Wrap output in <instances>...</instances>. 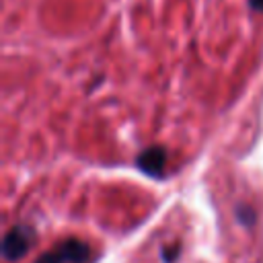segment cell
Returning <instances> with one entry per match:
<instances>
[{"instance_id":"obj_1","label":"cell","mask_w":263,"mask_h":263,"mask_svg":"<svg viewBox=\"0 0 263 263\" xmlns=\"http://www.w3.org/2000/svg\"><path fill=\"white\" fill-rule=\"evenodd\" d=\"M90 247L80 238H66L58 242L51 251H45L35 259V263H88Z\"/></svg>"},{"instance_id":"obj_2","label":"cell","mask_w":263,"mask_h":263,"mask_svg":"<svg viewBox=\"0 0 263 263\" xmlns=\"http://www.w3.org/2000/svg\"><path fill=\"white\" fill-rule=\"evenodd\" d=\"M35 242V230L27 224H16L12 226L4 238H2V245H0V251H2V259L4 261H18L23 259L29 249L33 247Z\"/></svg>"},{"instance_id":"obj_3","label":"cell","mask_w":263,"mask_h":263,"mask_svg":"<svg viewBox=\"0 0 263 263\" xmlns=\"http://www.w3.org/2000/svg\"><path fill=\"white\" fill-rule=\"evenodd\" d=\"M136 168L156 181L164 179V164H166V148L160 144L154 146H146L144 150L138 152L136 160H134Z\"/></svg>"},{"instance_id":"obj_4","label":"cell","mask_w":263,"mask_h":263,"mask_svg":"<svg viewBox=\"0 0 263 263\" xmlns=\"http://www.w3.org/2000/svg\"><path fill=\"white\" fill-rule=\"evenodd\" d=\"M234 216H236V222L242 226V228H253L255 222H257V214L251 205L247 203H236L234 208Z\"/></svg>"},{"instance_id":"obj_5","label":"cell","mask_w":263,"mask_h":263,"mask_svg":"<svg viewBox=\"0 0 263 263\" xmlns=\"http://www.w3.org/2000/svg\"><path fill=\"white\" fill-rule=\"evenodd\" d=\"M179 255H181V247H179V245L162 247V251H160V259H162V263H175Z\"/></svg>"},{"instance_id":"obj_6","label":"cell","mask_w":263,"mask_h":263,"mask_svg":"<svg viewBox=\"0 0 263 263\" xmlns=\"http://www.w3.org/2000/svg\"><path fill=\"white\" fill-rule=\"evenodd\" d=\"M249 4H251V8H253V10L263 12V0H249Z\"/></svg>"}]
</instances>
